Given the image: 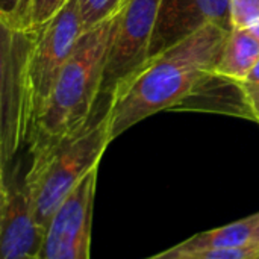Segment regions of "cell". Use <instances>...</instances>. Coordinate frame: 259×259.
<instances>
[{"instance_id": "cell-16", "label": "cell", "mask_w": 259, "mask_h": 259, "mask_svg": "<svg viewBox=\"0 0 259 259\" xmlns=\"http://www.w3.org/2000/svg\"><path fill=\"white\" fill-rule=\"evenodd\" d=\"M29 0H0V23L18 27Z\"/></svg>"}, {"instance_id": "cell-20", "label": "cell", "mask_w": 259, "mask_h": 259, "mask_svg": "<svg viewBox=\"0 0 259 259\" xmlns=\"http://www.w3.org/2000/svg\"><path fill=\"white\" fill-rule=\"evenodd\" d=\"M247 30H249V32H250V33H252V35H253V36H255V38L259 41V20L256 21V23H253Z\"/></svg>"}, {"instance_id": "cell-22", "label": "cell", "mask_w": 259, "mask_h": 259, "mask_svg": "<svg viewBox=\"0 0 259 259\" xmlns=\"http://www.w3.org/2000/svg\"><path fill=\"white\" fill-rule=\"evenodd\" d=\"M252 259H259V256H256V258H252Z\"/></svg>"}, {"instance_id": "cell-15", "label": "cell", "mask_w": 259, "mask_h": 259, "mask_svg": "<svg viewBox=\"0 0 259 259\" xmlns=\"http://www.w3.org/2000/svg\"><path fill=\"white\" fill-rule=\"evenodd\" d=\"M232 29H249L259 20V0H231Z\"/></svg>"}, {"instance_id": "cell-11", "label": "cell", "mask_w": 259, "mask_h": 259, "mask_svg": "<svg viewBox=\"0 0 259 259\" xmlns=\"http://www.w3.org/2000/svg\"><path fill=\"white\" fill-rule=\"evenodd\" d=\"M258 58V39L247 29H231L214 74L234 82H244Z\"/></svg>"}, {"instance_id": "cell-8", "label": "cell", "mask_w": 259, "mask_h": 259, "mask_svg": "<svg viewBox=\"0 0 259 259\" xmlns=\"http://www.w3.org/2000/svg\"><path fill=\"white\" fill-rule=\"evenodd\" d=\"M44 229L36 223L32 199L18 165L0 176V259H38Z\"/></svg>"}, {"instance_id": "cell-17", "label": "cell", "mask_w": 259, "mask_h": 259, "mask_svg": "<svg viewBox=\"0 0 259 259\" xmlns=\"http://www.w3.org/2000/svg\"><path fill=\"white\" fill-rule=\"evenodd\" d=\"M238 87L241 90L243 105L247 109L249 118H253L259 123V87L247 82H238Z\"/></svg>"}, {"instance_id": "cell-6", "label": "cell", "mask_w": 259, "mask_h": 259, "mask_svg": "<svg viewBox=\"0 0 259 259\" xmlns=\"http://www.w3.org/2000/svg\"><path fill=\"white\" fill-rule=\"evenodd\" d=\"M82 33L77 0H68V3L49 23L36 29V38L30 56V82L36 114L35 121Z\"/></svg>"}, {"instance_id": "cell-21", "label": "cell", "mask_w": 259, "mask_h": 259, "mask_svg": "<svg viewBox=\"0 0 259 259\" xmlns=\"http://www.w3.org/2000/svg\"><path fill=\"white\" fill-rule=\"evenodd\" d=\"M256 244L259 246V226H258V234H256Z\"/></svg>"}, {"instance_id": "cell-7", "label": "cell", "mask_w": 259, "mask_h": 259, "mask_svg": "<svg viewBox=\"0 0 259 259\" xmlns=\"http://www.w3.org/2000/svg\"><path fill=\"white\" fill-rule=\"evenodd\" d=\"M99 167L67 196L50 219L38 259H90L91 222Z\"/></svg>"}, {"instance_id": "cell-4", "label": "cell", "mask_w": 259, "mask_h": 259, "mask_svg": "<svg viewBox=\"0 0 259 259\" xmlns=\"http://www.w3.org/2000/svg\"><path fill=\"white\" fill-rule=\"evenodd\" d=\"M2 24L0 93V167L14 164L17 153L29 146L35 126V102L30 82V56L36 29Z\"/></svg>"}, {"instance_id": "cell-1", "label": "cell", "mask_w": 259, "mask_h": 259, "mask_svg": "<svg viewBox=\"0 0 259 259\" xmlns=\"http://www.w3.org/2000/svg\"><path fill=\"white\" fill-rule=\"evenodd\" d=\"M229 30L208 24L144 62L111 96L108 114L115 140L141 120L175 108L215 76Z\"/></svg>"}, {"instance_id": "cell-13", "label": "cell", "mask_w": 259, "mask_h": 259, "mask_svg": "<svg viewBox=\"0 0 259 259\" xmlns=\"http://www.w3.org/2000/svg\"><path fill=\"white\" fill-rule=\"evenodd\" d=\"M67 3L68 0H29L18 27L39 29L49 23Z\"/></svg>"}, {"instance_id": "cell-5", "label": "cell", "mask_w": 259, "mask_h": 259, "mask_svg": "<svg viewBox=\"0 0 259 259\" xmlns=\"http://www.w3.org/2000/svg\"><path fill=\"white\" fill-rule=\"evenodd\" d=\"M161 2L126 0L121 6L106 53L100 97L111 99L112 93L147 61Z\"/></svg>"}, {"instance_id": "cell-18", "label": "cell", "mask_w": 259, "mask_h": 259, "mask_svg": "<svg viewBox=\"0 0 259 259\" xmlns=\"http://www.w3.org/2000/svg\"><path fill=\"white\" fill-rule=\"evenodd\" d=\"M244 82L252 83V85H258L259 87V58L256 59V62L253 64V67L249 71V74H247V77H246Z\"/></svg>"}, {"instance_id": "cell-2", "label": "cell", "mask_w": 259, "mask_h": 259, "mask_svg": "<svg viewBox=\"0 0 259 259\" xmlns=\"http://www.w3.org/2000/svg\"><path fill=\"white\" fill-rule=\"evenodd\" d=\"M117 15L80 35L35 121L29 141L32 158L42 156L74 137L96 115V105L102 96L106 53Z\"/></svg>"}, {"instance_id": "cell-3", "label": "cell", "mask_w": 259, "mask_h": 259, "mask_svg": "<svg viewBox=\"0 0 259 259\" xmlns=\"http://www.w3.org/2000/svg\"><path fill=\"white\" fill-rule=\"evenodd\" d=\"M108 105L79 134L46 155L32 158L24 173V182L32 199L36 223L44 231L67 196L91 170L99 167L106 147L112 141Z\"/></svg>"}, {"instance_id": "cell-12", "label": "cell", "mask_w": 259, "mask_h": 259, "mask_svg": "<svg viewBox=\"0 0 259 259\" xmlns=\"http://www.w3.org/2000/svg\"><path fill=\"white\" fill-rule=\"evenodd\" d=\"M126 0H77L82 30L93 29L100 23L115 17Z\"/></svg>"}, {"instance_id": "cell-9", "label": "cell", "mask_w": 259, "mask_h": 259, "mask_svg": "<svg viewBox=\"0 0 259 259\" xmlns=\"http://www.w3.org/2000/svg\"><path fill=\"white\" fill-rule=\"evenodd\" d=\"M229 3L231 0H162L147 59L168 50L208 24L231 30Z\"/></svg>"}, {"instance_id": "cell-10", "label": "cell", "mask_w": 259, "mask_h": 259, "mask_svg": "<svg viewBox=\"0 0 259 259\" xmlns=\"http://www.w3.org/2000/svg\"><path fill=\"white\" fill-rule=\"evenodd\" d=\"M259 226V212L246 219L237 220L226 226L200 232L176 247L181 252H200V250H228L243 249L256 244Z\"/></svg>"}, {"instance_id": "cell-19", "label": "cell", "mask_w": 259, "mask_h": 259, "mask_svg": "<svg viewBox=\"0 0 259 259\" xmlns=\"http://www.w3.org/2000/svg\"><path fill=\"white\" fill-rule=\"evenodd\" d=\"M173 255H175V247L167 249L165 252H162V253H159V255H155V256H152V258H147V259H170Z\"/></svg>"}, {"instance_id": "cell-14", "label": "cell", "mask_w": 259, "mask_h": 259, "mask_svg": "<svg viewBox=\"0 0 259 259\" xmlns=\"http://www.w3.org/2000/svg\"><path fill=\"white\" fill-rule=\"evenodd\" d=\"M256 256H259L258 244L243 247V249L200 250V252H181L175 246V255L170 259H252Z\"/></svg>"}]
</instances>
